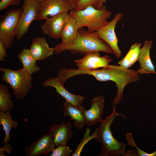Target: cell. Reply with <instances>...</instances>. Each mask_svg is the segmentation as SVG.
Instances as JSON below:
<instances>
[{
  "label": "cell",
  "mask_w": 156,
  "mask_h": 156,
  "mask_svg": "<svg viewBox=\"0 0 156 156\" xmlns=\"http://www.w3.org/2000/svg\"><path fill=\"white\" fill-rule=\"evenodd\" d=\"M84 73L94 77L99 81H111L115 83L117 92L113 100L112 104L113 106L115 107L123 99V91L126 86L137 82L140 78V74L137 71L116 65H109L101 69L86 70Z\"/></svg>",
  "instance_id": "obj_1"
},
{
  "label": "cell",
  "mask_w": 156,
  "mask_h": 156,
  "mask_svg": "<svg viewBox=\"0 0 156 156\" xmlns=\"http://www.w3.org/2000/svg\"><path fill=\"white\" fill-rule=\"evenodd\" d=\"M54 53L58 54L69 51L73 54L79 53L85 55L94 52H103L114 53L109 46L99 37L96 31L89 32L83 29L78 31L77 38L69 42H61L54 48Z\"/></svg>",
  "instance_id": "obj_2"
},
{
  "label": "cell",
  "mask_w": 156,
  "mask_h": 156,
  "mask_svg": "<svg viewBox=\"0 0 156 156\" xmlns=\"http://www.w3.org/2000/svg\"><path fill=\"white\" fill-rule=\"evenodd\" d=\"M112 114L103 120L96 128L97 137L96 140L101 146V152L96 155L97 156H124L126 153L127 144L119 142L114 137L110 127L116 117L120 116L125 119L127 117L122 113L117 112L115 107L112 106Z\"/></svg>",
  "instance_id": "obj_3"
},
{
  "label": "cell",
  "mask_w": 156,
  "mask_h": 156,
  "mask_svg": "<svg viewBox=\"0 0 156 156\" xmlns=\"http://www.w3.org/2000/svg\"><path fill=\"white\" fill-rule=\"evenodd\" d=\"M69 14L77 21L80 29L86 27L89 32L96 31L107 25L109 22L107 19L111 15L105 5L100 9L89 6L80 10H73Z\"/></svg>",
  "instance_id": "obj_4"
},
{
  "label": "cell",
  "mask_w": 156,
  "mask_h": 156,
  "mask_svg": "<svg viewBox=\"0 0 156 156\" xmlns=\"http://www.w3.org/2000/svg\"><path fill=\"white\" fill-rule=\"evenodd\" d=\"M0 71L3 73L1 81L9 85L17 100L23 99L33 88L31 75L22 68L14 70L0 67Z\"/></svg>",
  "instance_id": "obj_5"
},
{
  "label": "cell",
  "mask_w": 156,
  "mask_h": 156,
  "mask_svg": "<svg viewBox=\"0 0 156 156\" xmlns=\"http://www.w3.org/2000/svg\"><path fill=\"white\" fill-rule=\"evenodd\" d=\"M22 11V8L11 9L1 15L0 40L6 50L13 44L16 30Z\"/></svg>",
  "instance_id": "obj_6"
},
{
  "label": "cell",
  "mask_w": 156,
  "mask_h": 156,
  "mask_svg": "<svg viewBox=\"0 0 156 156\" xmlns=\"http://www.w3.org/2000/svg\"><path fill=\"white\" fill-rule=\"evenodd\" d=\"M39 4L35 0L24 1L16 30V37L18 40L27 33L32 22L36 20Z\"/></svg>",
  "instance_id": "obj_7"
},
{
  "label": "cell",
  "mask_w": 156,
  "mask_h": 156,
  "mask_svg": "<svg viewBox=\"0 0 156 156\" xmlns=\"http://www.w3.org/2000/svg\"><path fill=\"white\" fill-rule=\"evenodd\" d=\"M123 14L119 12L107 25L96 31L99 38L106 42L112 50L116 58L119 59L122 56L121 51L118 45V40L115 29L117 23L122 18Z\"/></svg>",
  "instance_id": "obj_8"
},
{
  "label": "cell",
  "mask_w": 156,
  "mask_h": 156,
  "mask_svg": "<svg viewBox=\"0 0 156 156\" xmlns=\"http://www.w3.org/2000/svg\"><path fill=\"white\" fill-rule=\"evenodd\" d=\"M73 10L65 0H45L39 4L36 20H45L49 17Z\"/></svg>",
  "instance_id": "obj_9"
},
{
  "label": "cell",
  "mask_w": 156,
  "mask_h": 156,
  "mask_svg": "<svg viewBox=\"0 0 156 156\" xmlns=\"http://www.w3.org/2000/svg\"><path fill=\"white\" fill-rule=\"evenodd\" d=\"M70 16L68 13H65L47 18L40 26L42 33L54 39H59L61 38L64 27Z\"/></svg>",
  "instance_id": "obj_10"
},
{
  "label": "cell",
  "mask_w": 156,
  "mask_h": 156,
  "mask_svg": "<svg viewBox=\"0 0 156 156\" xmlns=\"http://www.w3.org/2000/svg\"><path fill=\"white\" fill-rule=\"evenodd\" d=\"M113 59L108 55L101 56L99 52H94L86 54L82 58L75 60L78 68L89 70L108 66Z\"/></svg>",
  "instance_id": "obj_11"
},
{
  "label": "cell",
  "mask_w": 156,
  "mask_h": 156,
  "mask_svg": "<svg viewBox=\"0 0 156 156\" xmlns=\"http://www.w3.org/2000/svg\"><path fill=\"white\" fill-rule=\"evenodd\" d=\"M55 146L53 137L49 133L44 134L27 146L25 149V155L27 156H46L52 152Z\"/></svg>",
  "instance_id": "obj_12"
},
{
  "label": "cell",
  "mask_w": 156,
  "mask_h": 156,
  "mask_svg": "<svg viewBox=\"0 0 156 156\" xmlns=\"http://www.w3.org/2000/svg\"><path fill=\"white\" fill-rule=\"evenodd\" d=\"M104 103L103 97L99 95L92 99L90 108L84 111L83 115L86 124L89 127L101 123L102 121L101 116L103 113Z\"/></svg>",
  "instance_id": "obj_13"
},
{
  "label": "cell",
  "mask_w": 156,
  "mask_h": 156,
  "mask_svg": "<svg viewBox=\"0 0 156 156\" xmlns=\"http://www.w3.org/2000/svg\"><path fill=\"white\" fill-rule=\"evenodd\" d=\"M42 83L45 87H52L55 88L56 92L65 99L66 101L73 105H80L84 100V96L75 94L68 91L57 77L48 78Z\"/></svg>",
  "instance_id": "obj_14"
},
{
  "label": "cell",
  "mask_w": 156,
  "mask_h": 156,
  "mask_svg": "<svg viewBox=\"0 0 156 156\" xmlns=\"http://www.w3.org/2000/svg\"><path fill=\"white\" fill-rule=\"evenodd\" d=\"M72 127L71 124L69 122L52 125L49 127V133L53 137L55 146L66 145L73 135Z\"/></svg>",
  "instance_id": "obj_15"
},
{
  "label": "cell",
  "mask_w": 156,
  "mask_h": 156,
  "mask_svg": "<svg viewBox=\"0 0 156 156\" xmlns=\"http://www.w3.org/2000/svg\"><path fill=\"white\" fill-rule=\"evenodd\" d=\"M152 44V41L145 40L143 47L140 49L138 60L140 68L136 70L139 74L156 73L150 56V51Z\"/></svg>",
  "instance_id": "obj_16"
},
{
  "label": "cell",
  "mask_w": 156,
  "mask_h": 156,
  "mask_svg": "<svg viewBox=\"0 0 156 156\" xmlns=\"http://www.w3.org/2000/svg\"><path fill=\"white\" fill-rule=\"evenodd\" d=\"M29 49L36 61L44 60L54 52V48L50 47L47 39L42 37L34 38Z\"/></svg>",
  "instance_id": "obj_17"
},
{
  "label": "cell",
  "mask_w": 156,
  "mask_h": 156,
  "mask_svg": "<svg viewBox=\"0 0 156 156\" xmlns=\"http://www.w3.org/2000/svg\"><path fill=\"white\" fill-rule=\"evenodd\" d=\"M63 110L64 117L70 116V120L74 121L73 125L78 130L81 129L86 124L83 112L86 109L80 105H73L66 101L64 104Z\"/></svg>",
  "instance_id": "obj_18"
},
{
  "label": "cell",
  "mask_w": 156,
  "mask_h": 156,
  "mask_svg": "<svg viewBox=\"0 0 156 156\" xmlns=\"http://www.w3.org/2000/svg\"><path fill=\"white\" fill-rule=\"evenodd\" d=\"M17 56L22 64L23 69L30 75H31L41 70L29 49H23Z\"/></svg>",
  "instance_id": "obj_19"
},
{
  "label": "cell",
  "mask_w": 156,
  "mask_h": 156,
  "mask_svg": "<svg viewBox=\"0 0 156 156\" xmlns=\"http://www.w3.org/2000/svg\"><path fill=\"white\" fill-rule=\"evenodd\" d=\"M80 29L77 21L70 16L66 22L61 34V42L66 43L70 42L77 37Z\"/></svg>",
  "instance_id": "obj_20"
},
{
  "label": "cell",
  "mask_w": 156,
  "mask_h": 156,
  "mask_svg": "<svg viewBox=\"0 0 156 156\" xmlns=\"http://www.w3.org/2000/svg\"><path fill=\"white\" fill-rule=\"evenodd\" d=\"M10 112L0 111V125L2 126L5 134L3 138L4 144L8 143L10 141V134L11 129L16 128L18 126V122L12 119Z\"/></svg>",
  "instance_id": "obj_21"
},
{
  "label": "cell",
  "mask_w": 156,
  "mask_h": 156,
  "mask_svg": "<svg viewBox=\"0 0 156 156\" xmlns=\"http://www.w3.org/2000/svg\"><path fill=\"white\" fill-rule=\"evenodd\" d=\"M141 43L135 42L130 47L126 55L118 63L119 66L125 69H128L138 61Z\"/></svg>",
  "instance_id": "obj_22"
},
{
  "label": "cell",
  "mask_w": 156,
  "mask_h": 156,
  "mask_svg": "<svg viewBox=\"0 0 156 156\" xmlns=\"http://www.w3.org/2000/svg\"><path fill=\"white\" fill-rule=\"evenodd\" d=\"M12 94L5 84L0 83V111L3 112L12 111L14 108L13 101L11 99Z\"/></svg>",
  "instance_id": "obj_23"
},
{
  "label": "cell",
  "mask_w": 156,
  "mask_h": 156,
  "mask_svg": "<svg viewBox=\"0 0 156 156\" xmlns=\"http://www.w3.org/2000/svg\"><path fill=\"white\" fill-rule=\"evenodd\" d=\"M90 129L88 127H87L81 141L78 144L75 151L71 155V156H80L84 146L87 143L92 139H96L97 138V129H96L91 135H90Z\"/></svg>",
  "instance_id": "obj_24"
},
{
  "label": "cell",
  "mask_w": 156,
  "mask_h": 156,
  "mask_svg": "<svg viewBox=\"0 0 156 156\" xmlns=\"http://www.w3.org/2000/svg\"><path fill=\"white\" fill-rule=\"evenodd\" d=\"M106 0H78L75 11L83 10L89 6H91L97 9H100Z\"/></svg>",
  "instance_id": "obj_25"
},
{
  "label": "cell",
  "mask_w": 156,
  "mask_h": 156,
  "mask_svg": "<svg viewBox=\"0 0 156 156\" xmlns=\"http://www.w3.org/2000/svg\"><path fill=\"white\" fill-rule=\"evenodd\" d=\"M72 151L66 145H60L55 148L50 156H69Z\"/></svg>",
  "instance_id": "obj_26"
},
{
  "label": "cell",
  "mask_w": 156,
  "mask_h": 156,
  "mask_svg": "<svg viewBox=\"0 0 156 156\" xmlns=\"http://www.w3.org/2000/svg\"><path fill=\"white\" fill-rule=\"evenodd\" d=\"M21 2V0H1L0 11H2L10 5H17Z\"/></svg>",
  "instance_id": "obj_27"
},
{
  "label": "cell",
  "mask_w": 156,
  "mask_h": 156,
  "mask_svg": "<svg viewBox=\"0 0 156 156\" xmlns=\"http://www.w3.org/2000/svg\"><path fill=\"white\" fill-rule=\"evenodd\" d=\"M4 145L0 148V156H6L4 153L5 152L10 153L13 150L12 148L9 143Z\"/></svg>",
  "instance_id": "obj_28"
},
{
  "label": "cell",
  "mask_w": 156,
  "mask_h": 156,
  "mask_svg": "<svg viewBox=\"0 0 156 156\" xmlns=\"http://www.w3.org/2000/svg\"><path fill=\"white\" fill-rule=\"evenodd\" d=\"M6 49L4 47L2 41L0 40V60L5 61V57L7 56Z\"/></svg>",
  "instance_id": "obj_29"
},
{
  "label": "cell",
  "mask_w": 156,
  "mask_h": 156,
  "mask_svg": "<svg viewBox=\"0 0 156 156\" xmlns=\"http://www.w3.org/2000/svg\"><path fill=\"white\" fill-rule=\"evenodd\" d=\"M138 156L137 152L135 149L128 150L124 156Z\"/></svg>",
  "instance_id": "obj_30"
},
{
  "label": "cell",
  "mask_w": 156,
  "mask_h": 156,
  "mask_svg": "<svg viewBox=\"0 0 156 156\" xmlns=\"http://www.w3.org/2000/svg\"><path fill=\"white\" fill-rule=\"evenodd\" d=\"M73 8L74 10L75 8L78 0H65Z\"/></svg>",
  "instance_id": "obj_31"
},
{
  "label": "cell",
  "mask_w": 156,
  "mask_h": 156,
  "mask_svg": "<svg viewBox=\"0 0 156 156\" xmlns=\"http://www.w3.org/2000/svg\"><path fill=\"white\" fill-rule=\"evenodd\" d=\"M36 1L38 2V3H40L43 1H44L45 0H35Z\"/></svg>",
  "instance_id": "obj_32"
},
{
  "label": "cell",
  "mask_w": 156,
  "mask_h": 156,
  "mask_svg": "<svg viewBox=\"0 0 156 156\" xmlns=\"http://www.w3.org/2000/svg\"><path fill=\"white\" fill-rule=\"evenodd\" d=\"M26 0H24V1H26Z\"/></svg>",
  "instance_id": "obj_33"
},
{
  "label": "cell",
  "mask_w": 156,
  "mask_h": 156,
  "mask_svg": "<svg viewBox=\"0 0 156 156\" xmlns=\"http://www.w3.org/2000/svg\"></svg>",
  "instance_id": "obj_34"
}]
</instances>
